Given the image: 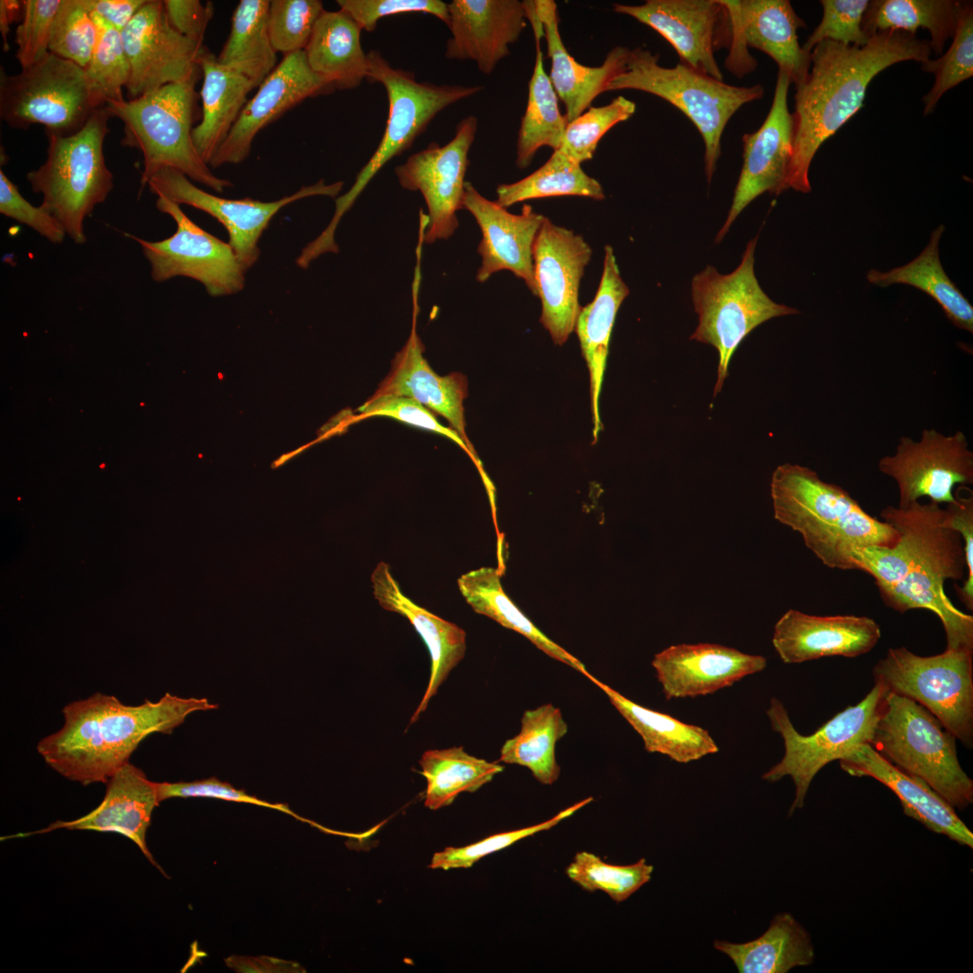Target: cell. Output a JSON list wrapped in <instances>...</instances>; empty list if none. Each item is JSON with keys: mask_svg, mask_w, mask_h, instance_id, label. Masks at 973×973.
Masks as SVG:
<instances>
[{"mask_svg": "<svg viewBox=\"0 0 973 973\" xmlns=\"http://www.w3.org/2000/svg\"><path fill=\"white\" fill-rule=\"evenodd\" d=\"M367 56L366 79L382 85L386 92L388 115L386 128L378 146L356 176L351 187L335 198V211L330 223L309 243L311 253L316 257L339 251L334 236L341 217L380 169L407 150L440 112L483 90L481 86L420 82L413 72L392 67L376 50H369Z\"/></svg>", "mask_w": 973, "mask_h": 973, "instance_id": "cell-5", "label": "cell"}, {"mask_svg": "<svg viewBox=\"0 0 973 973\" xmlns=\"http://www.w3.org/2000/svg\"><path fill=\"white\" fill-rule=\"evenodd\" d=\"M170 25L184 37L203 44L207 25L214 14L211 2L198 0H163Z\"/></svg>", "mask_w": 973, "mask_h": 973, "instance_id": "cell-60", "label": "cell"}, {"mask_svg": "<svg viewBox=\"0 0 973 973\" xmlns=\"http://www.w3.org/2000/svg\"><path fill=\"white\" fill-rule=\"evenodd\" d=\"M332 91L329 83L311 70L304 50L284 55L248 100L209 167L244 161L261 130L303 101Z\"/></svg>", "mask_w": 973, "mask_h": 973, "instance_id": "cell-23", "label": "cell"}, {"mask_svg": "<svg viewBox=\"0 0 973 973\" xmlns=\"http://www.w3.org/2000/svg\"><path fill=\"white\" fill-rule=\"evenodd\" d=\"M878 469L896 483L899 508L922 497L950 504L957 486L973 484V452L961 431L945 435L924 429L919 441L901 437L895 452L880 459Z\"/></svg>", "mask_w": 973, "mask_h": 973, "instance_id": "cell-16", "label": "cell"}, {"mask_svg": "<svg viewBox=\"0 0 973 973\" xmlns=\"http://www.w3.org/2000/svg\"><path fill=\"white\" fill-rule=\"evenodd\" d=\"M23 13V1L1 0L0 1V32L3 38L4 50L9 49L7 35L10 25L16 21Z\"/></svg>", "mask_w": 973, "mask_h": 973, "instance_id": "cell-62", "label": "cell"}, {"mask_svg": "<svg viewBox=\"0 0 973 973\" xmlns=\"http://www.w3.org/2000/svg\"><path fill=\"white\" fill-rule=\"evenodd\" d=\"M373 595L379 605L405 617L427 646L431 658V673L424 695L414 711L410 723L418 720L436 695L450 672L461 661L466 652V632L453 623L446 621L414 603L401 590L391 574L388 564L379 562L371 574Z\"/></svg>", "mask_w": 973, "mask_h": 973, "instance_id": "cell-30", "label": "cell"}, {"mask_svg": "<svg viewBox=\"0 0 973 973\" xmlns=\"http://www.w3.org/2000/svg\"><path fill=\"white\" fill-rule=\"evenodd\" d=\"M881 637L878 623L852 614L818 616L795 609L776 623L772 644L786 664L824 657L856 658L869 652Z\"/></svg>", "mask_w": 973, "mask_h": 973, "instance_id": "cell-27", "label": "cell"}, {"mask_svg": "<svg viewBox=\"0 0 973 973\" xmlns=\"http://www.w3.org/2000/svg\"><path fill=\"white\" fill-rule=\"evenodd\" d=\"M542 23L547 54L551 60L550 78L558 97L564 104L568 123L583 114L597 95L606 92L610 82L626 66L630 49L615 46L602 65L588 67L577 61L567 50L559 29L557 4L552 0H534Z\"/></svg>", "mask_w": 973, "mask_h": 973, "instance_id": "cell-31", "label": "cell"}, {"mask_svg": "<svg viewBox=\"0 0 973 973\" xmlns=\"http://www.w3.org/2000/svg\"><path fill=\"white\" fill-rule=\"evenodd\" d=\"M653 868L643 858L630 865H612L593 853L581 851L576 854L566 872L583 889L603 891L620 903L651 879Z\"/></svg>", "mask_w": 973, "mask_h": 973, "instance_id": "cell-48", "label": "cell"}, {"mask_svg": "<svg viewBox=\"0 0 973 973\" xmlns=\"http://www.w3.org/2000/svg\"><path fill=\"white\" fill-rule=\"evenodd\" d=\"M560 196H586L595 200L605 197L601 184L588 176L581 164L556 150L541 168L524 178L499 185L496 202L507 208L525 200Z\"/></svg>", "mask_w": 973, "mask_h": 973, "instance_id": "cell-45", "label": "cell"}, {"mask_svg": "<svg viewBox=\"0 0 973 973\" xmlns=\"http://www.w3.org/2000/svg\"><path fill=\"white\" fill-rule=\"evenodd\" d=\"M215 708L206 698L169 693L156 702L128 705L97 692L65 705L63 726L42 738L37 750L68 780L84 786L106 783L150 734L170 733L192 713Z\"/></svg>", "mask_w": 973, "mask_h": 973, "instance_id": "cell-3", "label": "cell"}, {"mask_svg": "<svg viewBox=\"0 0 973 973\" xmlns=\"http://www.w3.org/2000/svg\"><path fill=\"white\" fill-rule=\"evenodd\" d=\"M61 1H23L22 22L15 31V57L22 68L34 65L50 53L51 26Z\"/></svg>", "mask_w": 973, "mask_h": 973, "instance_id": "cell-54", "label": "cell"}, {"mask_svg": "<svg viewBox=\"0 0 973 973\" xmlns=\"http://www.w3.org/2000/svg\"><path fill=\"white\" fill-rule=\"evenodd\" d=\"M159 803L156 782L148 779L141 768L129 761L108 779L105 796L96 808L77 819L57 821L45 829L29 834L63 828L116 832L133 841L144 856L160 869L146 843L151 814Z\"/></svg>", "mask_w": 973, "mask_h": 973, "instance_id": "cell-29", "label": "cell"}, {"mask_svg": "<svg viewBox=\"0 0 973 973\" xmlns=\"http://www.w3.org/2000/svg\"><path fill=\"white\" fill-rule=\"evenodd\" d=\"M734 14L748 47L768 55L791 83L803 82L811 68V52L799 44L797 30L805 27L787 0H723Z\"/></svg>", "mask_w": 973, "mask_h": 973, "instance_id": "cell-32", "label": "cell"}, {"mask_svg": "<svg viewBox=\"0 0 973 973\" xmlns=\"http://www.w3.org/2000/svg\"><path fill=\"white\" fill-rule=\"evenodd\" d=\"M774 518L799 532L805 546L830 568L858 570L852 552L867 546H892L898 532L868 514L841 486L813 469L784 463L770 480Z\"/></svg>", "mask_w": 973, "mask_h": 973, "instance_id": "cell-4", "label": "cell"}, {"mask_svg": "<svg viewBox=\"0 0 973 973\" xmlns=\"http://www.w3.org/2000/svg\"><path fill=\"white\" fill-rule=\"evenodd\" d=\"M323 10L319 0H271L268 25L275 51L286 55L304 50Z\"/></svg>", "mask_w": 973, "mask_h": 973, "instance_id": "cell-51", "label": "cell"}, {"mask_svg": "<svg viewBox=\"0 0 973 973\" xmlns=\"http://www.w3.org/2000/svg\"><path fill=\"white\" fill-rule=\"evenodd\" d=\"M268 0H241L218 61L249 78L258 87L277 67L268 25Z\"/></svg>", "mask_w": 973, "mask_h": 973, "instance_id": "cell-40", "label": "cell"}, {"mask_svg": "<svg viewBox=\"0 0 973 973\" xmlns=\"http://www.w3.org/2000/svg\"><path fill=\"white\" fill-rule=\"evenodd\" d=\"M841 768L852 777L876 779L899 799L904 814L937 834L959 845L973 848V832L955 808L922 779L897 768L862 743L839 759Z\"/></svg>", "mask_w": 973, "mask_h": 973, "instance_id": "cell-28", "label": "cell"}, {"mask_svg": "<svg viewBox=\"0 0 973 973\" xmlns=\"http://www.w3.org/2000/svg\"><path fill=\"white\" fill-rule=\"evenodd\" d=\"M146 186L157 196L192 206L216 219L227 231L228 243L247 272L259 259V241L263 232L282 208L309 196L337 198L343 182L326 184L320 179L313 185L303 186L292 195L271 202L250 197L229 199L210 194L196 186L181 172L170 168L157 171Z\"/></svg>", "mask_w": 973, "mask_h": 973, "instance_id": "cell-15", "label": "cell"}, {"mask_svg": "<svg viewBox=\"0 0 973 973\" xmlns=\"http://www.w3.org/2000/svg\"><path fill=\"white\" fill-rule=\"evenodd\" d=\"M477 130V117L468 115L458 123L454 137L447 144L431 142L395 168L400 186L420 192L426 203V244L447 240L459 226L456 214L463 209L468 152Z\"/></svg>", "mask_w": 973, "mask_h": 973, "instance_id": "cell-17", "label": "cell"}, {"mask_svg": "<svg viewBox=\"0 0 973 973\" xmlns=\"http://www.w3.org/2000/svg\"><path fill=\"white\" fill-rule=\"evenodd\" d=\"M927 40L903 31H882L862 47L830 40L811 50V68L796 86L793 151L786 190L811 191L809 168L820 146L863 105L870 81L887 67L930 59Z\"/></svg>", "mask_w": 973, "mask_h": 973, "instance_id": "cell-2", "label": "cell"}, {"mask_svg": "<svg viewBox=\"0 0 973 973\" xmlns=\"http://www.w3.org/2000/svg\"><path fill=\"white\" fill-rule=\"evenodd\" d=\"M714 947L726 954L740 973H787L813 964L815 958L809 932L789 913L777 914L768 930L753 941L715 940Z\"/></svg>", "mask_w": 973, "mask_h": 973, "instance_id": "cell-37", "label": "cell"}, {"mask_svg": "<svg viewBox=\"0 0 973 973\" xmlns=\"http://www.w3.org/2000/svg\"><path fill=\"white\" fill-rule=\"evenodd\" d=\"M592 799V797H588L578 802L559 812L554 817L535 825L493 834L477 842L463 847H447L443 850L434 853L428 867L433 869L441 868L444 870L470 868L480 859L489 854L507 848L522 839L550 830L591 802Z\"/></svg>", "mask_w": 973, "mask_h": 973, "instance_id": "cell-52", "label": "cell"}, {"mask_svg": "<svg viewBox=\"0 0 973 973\" xmlns=\"http://www.w3.org/2000/svg\"><path fill=\"white\" fill-rule=\"evenodd\" d=\"M98 35L91 0H62L52 23L49 52L85 68Z\"/></svg>", "mask_w": 973, "mask_h": 973, "instance_id": "cell-49", "label": "cell"}, {"mask_svg": "<svg viewBox=\"0 0 973 973\" xmlns=\"http://www.w3.org/2000/svg\"><path fill=\"white\" fill-rule=\"evenodd\" d=\"M629 293V287L621 277L614 250L606 245L598 289L593 301L581 308L575 327L589 372L593 438L596 441L602 426L599 398L610 338L617 312Z\"/></svg>", "mask_w": 973, "mask_h": 973, "instance_id": "cell-33", "label": "cell"}, {"mask_svg": "<svg viewBox=\"0 0 973 973\" xmlns=\"http://www.w3.org/2000/svg\"><path fill=\"white\" fill-rule=\"evenodd\" d=\"M567 732L561 711L551 704L529 709L523 714L519 733L502 746L498 762L525 767L540 783L552 785L560 774L556 744Z\"/></svg>", "mask_w": 973, "mask_h": 973, "instance_id": "cell-41", "label": "cell"}, {"mask_svg": "<svg viewBox=\"0 0 973 973\" xmlns=\"http://www.w3.org/2000/svg\"><path fill=\"white\" fill-rule=\"evenodd\" d=\"M757 240L758 236L749 241L732 272L721 274L707 265L692 279L698 324L690 340L712 345L718 352L714 396L723 386L732 355L750 332L772 318L799 313L773 301L759 286L754 272Z\"/></svg>", "mask_w": 973, "mask_h": 973, "instance_id": "cell-10", "label": "cell"}, {"mask_svg": "<svg viewBox=\"0 0 973 973\" xmlns=\"http://www.w3.org/2000/svg\"><path fill=\"white\" fill-rule=\"evenodd\" d=\"M0 213L25 224L51 243L60 244L67 236L58 221L41 205L29 203L3 170H0Z\"/></svg>", "mask_w": 973, "mask_h": 973, "instance_id": "cell-57", "label": "cell"}, {"mask_svg": "<svg viewBox=\"0 0 973 973\" xmlns=\"http://www.w3.org/2000/svg\"><path fill=\"white\" fill-rule=\"evenodd\" d=\"M959 1L874 0L869 1L862 29L871 37L882 31H903L913 34L920 28L931 35L932 50L941 54L948 39L954 36Z\"/></svg>", "mask_w": 973, "mask_h": 973, "instance_id": "cell-43", "label": "cell"}, {"mask_svg": "<svg viewBox=\"0 0 973 973\" xmlns=\"http://www.w3.org/2000/svg\"><path fill=\"white\" fill-rule=\"evenodd\" d=\"M651 665L669 700L705 696L731 687L765 669L767 659L716 643H681L657 653Z\"/></svg>", "mask_w": 973, "mask_h": 973, "instance_id": "cell-26", "label": "cell"}, {"mask_svg": "<svg viewBox=\"0 0 973 973\" xmlns=\"http://www.w3.org/2000/svg\"><path fill=\"white\" fill-rule=\"evenodd\" d=\"M883 696V687L875 683L857 705L839 712L810 735L797 732L783 703L771 698L767 714L772 730L783 739L785 753L762 778L771 783L787 776L792 778L796 792L789 816L804 806L810 785L823 767L839 760L856 746L869 743Z\"/></svg>", "mask_w": 973, "mask_h": 973, "instance_id": "cell-13", "label": "cell"}, {"mask_svg": "<svg viewBox=\"0 0 973 973\" xmlns=\"http://www.w3.org/2000/svg\"><path fill=\"white\" fill-rule=\"evenodd\" d=\"M943 232L942 224L935 228L926 247L912 261L887 271L870 269L867 279L880 287L904 284L924 292L938 303L954 326L972 333L973 306L948 277L940 259Z\"/></svg>", "mask_w": 973, "mask_h": 973, "instance_id": "cell-38", "label": "cell"}, {"mask_svg": "<svg viewBox=\"0 0 973 973\" xmlns=\"http://www.w3.org/2000/svg\"><path fill=\"white\" fill-rule=\"evenodd\" d=\"M97 109L84 68L70 60L49 53L18 74L1 69L0 117L11 128L40 123L46 134L68 136Z\"/></svg>", "mask_w": 973, "mask_h": 973, "instance_id": "cell-12", "label": "cell"}, {"mask_svg": "<svg viewBox=\"0 0 973 973\" xmlns=\"http://www.w3.org/2000/svg\"><path fill=\"white\" fill-rule=\"evenodd\" d=\"M535 62L528 85V101L521 120L516 143V165L527 168L536 152L542 147L554 150L561 146L568 121L562 115L558 95L543 66L541 40L544 35L533 34Z\"/></svg>", "mask_w": 973, "mask_h": 973, "instance_id": "cell-42", "label": "cell"}, {"mask_svg": "<svg viewBox=\"0 0 973 973\" xmlns=\"http://www.w3.org/2000/svg\"><path fill=\"white\" fill-rule=\"evenodd\" d=\"M156 207L177 224L170 237L150 241L128 234L141 246L154 281L176 277L192 278L212 296L232 295L244 288L246 271L229 243L196 225L180 205L168 198L157 196Z\"/></svg>", "mask_w": 973, "mask_h": 973, "instance_id": "cell-14", "label": "cell"}, {"mask_svg": "<svg viewBox=\"0 0 973 973\" xmlns=\"http://www.w3.org/2000/svg\"><path fill=\"white\" fill-rule=\"evenodd\" d=\"M463 209L473 215L482 234L477 247L481 265L476 279L483 283L494 273L508 270L537 296L532 248L546 217L528 205H523L522 214H511L483 196L470 182L465 183Z\"/></svg>", "mask_w": 973, "mask_h": 973, "instance_id": "cell-24", "label": "cell"}, {"mask_svg": "<svg viewBox=\"0 0 973 973\" xmlns=\"http://www.w3.org/2000/svg\"><path fill=\"white\" fill-rule=\"evenodd\" d=\"M361 28L345 12L323 10L304 50L311 70L334 90H352L368 74Z\"/></svg>", "mask_w": 973, "mask_h": 973, "instance_id": "cell-35", "label": "cell"}, {"mask_svg": "<svg viewBox=\"0 0 973 973\" xmlns=\"http://www.w3.org/2000/svg\"><path fill=\"white\" fill-rule=\"evenodd\" d=\"M419 764L427 781L424 805L431 810L450 805L460 793L477 791L504 770L497 762L474 757L463 747L426 750Z\"/></svg>", "mask_w": 973, "mask_h": 973, "instance_id": "cell-44", "label": "cell"}, {"mask_svg": "<svg viewBox=\"0 0 973 973\" xmlns=\"http://www.w3.org/2000/svg\"><path fill=\"white\" fill-rule=\"evenodd\" d=\"M156 787L159 802L173 797L217 798L226 801L246 803L271 808L294 816L297 820L310 823L311 824L314 825V823L296 814L291 809L288 808L286 805L271 804L269 802L260 800L253 796L246 794L243 790L236 789L229 783L222 782L215 777L196 780L192 782H156Z\"/></svg>", "mask_w": 973, "mask_h": 973, "instance_id": "cell-58", "label": "cell"}, {"mask_svg": "<svg viewBox=\"0 0 973 973\" xmlns=\"http://www.w3.org/2000/svg\"><path fill=\"white\" fill-rule=\"evenodd\" d=\"M359 411L363 417L387 416L444 435L462 448L472 459L469 449L458 432L451 427L443 426L434 414L413 398L374 394Z\"/></svg>", "mask_w": 973, "mask_h": 973, "instance_id": "cell-55", "label": "cell"}, {"mask_svg": "<svg viewBox=\"0 0 973 973\" xmlns=\"http://www.w3.org/2000/svg\"><path fill=\"white\" fill-rule=\"evenodd\" d=\"M147 0H91L92 12L97 20L122 32Z\"/></svg>", "mask_w": 973, "mask_h": 973, "instance_id": "cell-61", "label": "cell"}, {"mask_svg": "<svg viewBox=\"0 0 973 973\" xmlns=\"http://www.w3.org/2000/svg\"><path fill=\"white\" fill-rule=\"evenodd\" d=\"M502 575L499 568L483 567L461 575L457 583L460 594L476 613L522 634L550 658L584 675L588 673L580 660L545 635L514 605L502 587Z\"/></svg>", "mask_w": 973, "mask_h": 973, "instance_id": "cell-39", "label": "cell"}, {"mask_svg": "<svg viewBox=\"0 0 973 973\" xmlns=\"http://www.w3.org/2000/svg\"><path fill=\"white\" fill-rule=\"evenodd\" d=\"M415 255L416 263L412 283V330L406 342L396 354L389 373L374 394L410 397L443 416L467 444L488 496L493 498L495 487L466 433L463 401L468 396L467 377L461 373L440 376L433 371L423 356L424 345L416 331L422 252L416 251Z\"/></svg>", "mask_w": 973, "mask_h": 973, "instance_id": "cell-19", "label": "cell"}, {"mask_svg": "<svg viewBox=\"0 0 973 973\" xmlns=\"http://www.w3.org/2000/svg\"><path fill=\"white\" fill-rule=\"evenodd\" d=\"M872 674L885 691L922 705L965 747L972 748L973 650L946 649L920 656L905 647L890 648Z\"/></svg>", "mask_w": 973, "mask_h": 973, "instance_id": "cell-11", "label": "cell"}, {"mask_svg": "<svg viewBox=\"0 0 973 973\" xmlns=\"http://www.w3.org/2000/svg\"><path fill=\"white\" fill-rule=\"evenodd\" d=\"M336 3L340 10L368 32L376 29L380 19L399 14H428L447 26L450 22L447 4L441 0H337Z\"/></svg>", "mask_w": 973, "mask_h": 973, "instance_id": "cell-56", "label": "cell"}, {"mask_svg": "<svg viewBox=\"0 0 973 973\" xmlns=\"http://www.w3.org/2000/svg\"><path fill=\"white\" fill-rule=\"evenodd\" d=\"M201 76L105 105L112 116L123 123L121 144L138 150L143 156L142 187L164 168H174L217 193L233 186L211 171L193 141L199 96L196 85Z\"/></svg>", "mask_w": 973, "mask_h": 973, "instance_id": "cell-6", "label": "cell"}, {"mask_svg": "<svg viewBox=\"0 0 973 973\" xmlns=\"http://www.w3.org/2000/svg\"><path fill=\"white\" fill-rule=\"evenodd\" d=\"M945 522L962 536L965 542L967 578L962 587L954 585L955 591L965 607L973 610V492L967 486L954 491V501L947 504Z\"/></svg>", "mask_w": 973, "mask_h": 973, "instance_id": "cell-59", "label": "cell"}, {"mask_svg": "<svg viewBox=\"0 0 973 973\" xmlns=\"http://www.w3.org/2000/svg\"><path fill=\"white\" fill-rule=\"evenodd\" d=\"M111 117L106 106L101 107L72 135L46 134V160L26 174L32 190L42 195L41 205L77 244L86 241V218L114 186L104 154Z\"/></svg>", "mask_w": 973, "mask_h": 973, "instance_id": "cell-7", "label": "cell"}, {"mask_svg": "<svg viewBox=\"0 0 973 973\" xmlns=\"http://www.w3.org/2000/svg\"><path fill=\"white\" fill-rule=\"evenodd\" d=\"M789 75L778 69L773 101L761 126L742 136L743 163L727 218L716 235L720 242L741 211L765 192L778 195L793 151V118L787 107Z\"/></svg>", "mask_w": 973, "mask_h": 973, "instance_id": "cell-22", "label": "cell"}, {"mask_svg": "<svg viewBox=\"0 0 973 973\" xmlns=\"http://www.w3.org/2000/svg\"><path fill=\"white\" fill-rule=\"evenodd\" d=\"M823 18L808 37L803 49L811 52L824 40L845 45L862 47L870 37L862 29V19L868 5V0H822Z\"/></svg>", "mask_w": 973, "mask_h": 973, "instance_id": "cell-53", "label": "cell"}, {"mask_svg": "<svg viewBox=\"0 0 973 973\" xmlns=\"http://www.w3.org/2000/svg\"><path fill=\"white\" fill-rule=\"evenodd\" d=\"M121 34L131 67L128 100L202 73L197 58L203 44L173 29L163 1L147 0Z\"/></svg>", "mask_w": 973, "mask_h": 973, "instance_id": "cell-20", "label": "cell"}, {"mask_svg": "<svg viewBox=\"0 0 973 973\" xmlns=\"http://www.w3.org/2000/svg\"><path fill=\"white\" fill-rule=\"evenodd\" d=\"M615 13L652 28L676 50L679 62L718 80L723 73L714 51L728 48L730 21L722 0H647L614 4Z\"/></svg>", "mask_w": 973, "mask_h": 973, "instance_id": "cell-21", "label": "cell"}, {"mask_svg": "<svg viewBox=\"0 0 973 973\" xmlns=\"http://www.w3.org/2000/svg\"><path fill=\"white\" fill-rule=\"evenodd\" d=\"M635 111V103L623 95L608 105L589 107L568 123L561 146L558 150L579 164L589 160L602 137L617 123L631 118Z\"/></svg>", "mask_w": 973, "mask_h": 973, "instance_id": "cell-50", "label": "cell"}, {"mask_svg": "<svg viewBox=\"0 0 973 973\" xmlns=\"http://www.w3.org/2000/svg\"><path fill=\"white\" fill-rule=\"evenodd\" d=\"M447 7L451 36L445 58L474 61L486 75L510 55L509 46L519 40L528 22L523 1L452 0Z\"/></svg>", "mask_w": 973, "mask_h": 973, "instance_id": "cell-25", "label": "cell"}, {"mask_svg": "<svg viewBox=\"0 0 973 973\" xmlns=\"http://www.w3.org/2000/svg\"><path fill=\"white\" fill-rule=\"evenodd\" d=\"M948 51L936 59L922 63V69L934 74V83L923 96L924 115L932 113L941 97L973 75V7L959 1L958 23Z\"/></svg>", "mask_w": 973, "mask_h": 973, "instance_id": "cell-47", "label": "cell"}, {"mask_svg": "<svg viewBox=\"0 0 973 973\" xmlns=\"http://www.w3.org/2000/svg\"><path fill=\"white\" fill-rule=\"evenodd\" d=\"M945 508L930 501L905 508L888 505L880 516L898 532L892 546H867L852 552L858 570L869 574L885 605L904 614L926 609L941 620L947 650H973V616L959 610L944 592L948 579L961 580L965 542L945 522Z\"/></svg>", "mask_w": 973, "mask_h": 973, "instance_id": "cell-1", "label": "cell"}, {"mask_svg": "<svg viewBox=\"0 0 973 973\" xmlns=\"http://www.w3.org/2000/svg\"><path fill=\"white\" fill-rule=\"evenodd\" d=\"M591 257L581 235L544 219L532 248L533 275L541 303L540 322L557 345L575 331L582 308L580 281Z\"/></svg>", "mask_w": 973, "mask_h": 973, "instance_id": "cell-18", "label": "cell"}, {"mask_svg": "<svg viewBox=\"0 0 973 973\" xmlns=\"http://www.w3.org/2000/svg\"><path fill=\"white\" fill-rule=\"evenodd\" d=\"M197 64L203 83L199 96L202 102L200 123L192 131L195 147L209 166L224 142L255 88L242 74L222 65L217 56L202 46Z\"/></svg>", "mask_w": 973, "mask_h": 973, "instance_id": "cell-34", "label": "cell"}, {"mask_svg": "<svg viewBox=\"0 0 973 973\" xmlns=\"http://www.w3.org/2000/svg\"><path fill=\"white\" fill-rule=\"evenodd\" d=\"M608 697L610 703L641 737L644 749L678 763H688L718 752L719 748L704 728L634 703L591 674L585 675Z\"/></svg>", "mask_w": 973, "mask_h": 973, "instance_id": "cell-36", "label": "cell"}, {"mask_svg": "<svg viewBox=\"0 0 973 973\" xmlns=\"http://www.w3.org/2000/svg\"><path fill=\"white\" fill-rule=\"evenodd\" d=\"M956 741L924 706L884 690L871 747L954 808L964 810L973 803V780L959 761Z\"/></svg>", "mask_w": 973, "mask_h": 973, "instance_id": "cell-8", "label": "cell"}, {"mask_svg": "<svg viewBox=\"0 0 973 973\" xmlns=\"http://www.w3.org/2000/svg\"><path fill=\"white\" fill-rule=\"evenodd\" d=\"M659 54L630 49L624 70L606 91L632 89L660 97L679 109L697 128L705 143V171L710 183L721 155V140L732 116L744 105L760 99L761 85L737 86L682 63L666 68Z\"/></svg>", "mask_w": 973, "mask_h": 973, "instance_id": "cell-9", "label": "cell"}, {"mask_svg": "<svg viewBox=\"0 0 973 973\" xmlns=\"http://www.w3.org/2000/svg\"><path fill=\"white\" fill-rule=\"evenodd\" d=\"M95 19L99 35L84 71L93 99L101 108L125 100L123 89L128 85L131 67L121 32Z\"/></svg>", "mask_w": 973, "mask_h": 973, "instance_id": "cell-46", "label": "cell"}]
</instances>
